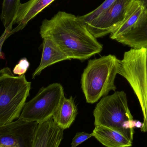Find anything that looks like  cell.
Listing matches in <instances>:
<instances>
[{
  "instance_id": "d6986e66",
  "label": "cell",
  "mask_w": 147,
  "mask_h": 147,
  "mask_svg": "<svg viewBox=\"0 0 147 147\" xmlns=\"http://www.w3.org/2000/svg\"><path fill=\"white\" fill-rule=\"evenodd\" d=\"M92 136H93L92 134H88L85 132L77 133L72 139L71 147H77Z\"/></svg>"
},
{
  "instance_id": "7a4b0ae2",
  "label": "cell",
  "mask_w": 147,
  "mask_h": 147,
  "mask_svg": "<svg viewBox=\"0 0 147 147\" xmlns=\"http://www.w3.org/2000/svg\"><path fill=\"white\" fill-rule=\"evenodd\" d=\"M121 60L115 55L89 60L81 77V87L88 103L93 104L117 89L115 80Z\"/></svg>"
},
{
  "instance_id": "5b68a950",
  "label": "cell",
  "mask_w": 147,
  "mask_h": 147,
  "mask_svg": "<svg viewBox=\"0 0 147 147\" xmlns=\"http://www.w3.org/2000/svg\"><path fill=\"white\" fill-rule=\"evenodd\" d=\"M118 74L126 79L137 96L144 120L141 131L147 132V47L125 52Z\"/></svg>"
},
{
  "instance_id": "277c9868",
  "label": "cell",
  "mask_w": 147,
  "mask_h": 147,
  "mask_svg": "<svg viewBox=\"0 0 147 147\" xmlns=\"http://www.w3.org/2000/svg\"><path fill=\"white\" fill-rule=\"evenodd\" d=\"M31 88L25 74L15 76L7 67L1 70L0 126L20 117Z\"/></svg>"
},
{
  "instance_id": "7c38bea8",
  "label": "cell",
  "mask_w": 147,
  "mask_h": 147,
  "mask_svg": "<svg viewBox=\"0 0 147 147\" xmlns=\"http://www.w3.org/2000/svg\"><path fill=\"white\" fill-rule=\"evenodd\" d=\"M42 53L39 65L33 74L32 78L39 75L41 71L51 65L64 60H71L50 38H43Z\"/></svg>"
},
{
  "instance_id": "e0dca14e",
  "label": "cell",
  "mask_w": 147,
  "mask_h": 147,
  "mask_svg": "<svg viewBox=\"0 0 147 147\" xmlns=\"http://www.w3.org/2000/svg\"><path fill=\"white\" fill-rule=\"evenodd\" d=\"M117 0H105L96 9L84 15L79 16L84 24L87 23L98 16L103 12L112 6Z\"/></svg>"
},
{
  "instance_id": "8992f818",
  "label": "cell",
  "mask_w": 147,
  "mask_h": 147,
  "mask_svg": "<svg viewBox=\"0 0 147 147\" xmlns=\"http://www.w3.org/2000/svg\"><path fill=\"white\" fill-rule=\"evenodd\" d=\"M64 97L60 84L42 87L33 98L26 103L20 117L27 121L42 122L53 117Z\"/></svg>"
},
{
  "instance_id": "6da1fadb",
  "label": "cell",
  "mask_w": 147,
  "mask_h": 147,
  "mask_svg": "<svg viewBox=\"0 0 147 147\" xmlns=\"http://www.w3.org/2000/svg\"><path fill=\"white\" fill-rule=\"evenodd\" d=\"M42 39L48 38L70 59L87 60L98 54L103 46L88 30L79 16L59 11L45 19L40 27Z\"/></svg>"
},
{
  "instance_id": "52a82bcc",
  "label": "cell",
  "mask_w": 147,
  "mask_h": 147,
  "mask_svg": "<svg viewBox=\"0 0 147 147\" xmlns=\"http://www.w3.org/2000/svg\"><path fill=\"white\" fill-rule=\"evenodd\" d=\"M39 123L19 117L8 124L0 126V147H32Z\"/></svg>"
},
{
  "instance_id": "4fadbf2b",
  "label": "cell",
  "mask_w": 147,
  "mask_h": 147,
  "mask_svg": "<svg viewBox=\"0 0 147 147\" xmlns=\"http://www.w3.org/2000/svg\"><path fill=\"white\" fill-rule=\"evenodd\" d=\"M146 9L137 0H130L123 20L119 26L110 34V38L116 40L130 31Z\"/></svg>"
},
{
  "instance_id": "ffe728a7",
  "label": "cell",
  "mask_w": 147,
  "mask_h": 147,
  "mask_svg": "<svg viewBox=\"0 0 147 147\" xmlns=\"http://www.w3.org/2000/svg\"><path fill=\"white\" fill-rule=\"evenodd\" d=\"M146 9L147 8V0H137Z\"/></svg>"
},
{
  "instance_id": "2e32d148",
  "label": "cell",
  "mask_w": 147,
  "mask_h": 147,
  "mask_svg": "<svg viewBox=\"0 0 147 147\" xmlns=\"http://www.w3.org/2000/svg\"><path fill=\"white\" fill-rule=\"evenodd\" d=\"M20 0H3L2 5L1 20L5 28L4 35H10L15 24L17 13L21 5Z\"/></svg>"
},
{
  "instance_id": "ac0fdd59",
  "label": "cell",
  "mask_w": 147,
  "mask_h": 147,
  "mask_svg": "<svg viewBox=\"0 0 147 147\" xmlns=\"http://www.w3.org/2000/svg\"><path fill=\"white\" fill-rule=\"evenodd\" d=\"M29 66L30 63L27 59L26 58H23L21 59L18 63L15 66L13 71V74H17L18 76L24 75L27 71Z\"/></svg>"
},
{
  "instance_id": "9a60e30c",
  "label": "cell",
  "mask_w": 147,
  "mask_h": 147,
  "mask_svg": "<svg viewBox=\"0 0 147 147\" xmlns=\"http://www.w3.org/2000/svg\"><path fill=\"white\" fill-rule=\"evenodd\" d=\"M77 109L72 97H64L56 112L53 116L56 124L63 130L69 128L75 121Z\"/></svg>"
},
{
  "instance_id": "5bb4252c",
  "label": "cell",
  "mask_w": 147,
  "mask_h": 147,
  "mask_svg": "<svg viewBox=\"0 0 147 147\" xmlns=\"http://www.w3.org/2000/svg\"><path fill=\"white\" fill-rule=\"evenodd\" d=\"M92 134L106 147H130L133 144V142L119 132L104 126H95Z\"/></svg>"
},
{
  "instance_id": "8fae6325",
  "label": "cell",
  "mask_w": 147,
  "mask_h": 147,
  "mask_svg": "<svg viewBox=\"0 0 147 147\" xmlns=\"http://www.w3.org/2000/svg\"><path fill=\"white\" fill-rule=\"evenodd\" d=\"M55 0H29L22 3L16 19V27L11 31L10 34L22 30L29 21L43 11Z\"/></svg>"
},
{
  "instance_id": "9c48e42d",
  "label": "cell",
  "mask_w": 147,
  "mask_h": 147,
  "mask_svg": "<svg viewBox=\"0 0 147 147\" xmlns=\"http://www.w3.org/2000/svg\"><path fill=\"white\" fill-rule=\"evenodd\" d=\"M64 130L54 122L53 117L38 124L32 147H59Z\"/></svg>"
},
{
  "instance_id": "3957f363",
  "label": "cell",
  "mask_w": 147,
  "mask_h": 147,
  "mask_svg": "<svg viewBox=\"0 0 147 147\" xmlns=\"http://www.w3.org/2000/svg\"><path fill=\"white\" fill-rule=\"evenodd\" d=\"M95 126L107 127L119 132L133 142L134 128L142 123L133 120L123 91L107 95L97 104L94 111Z\"/></svg>"
},
{
  "instance_id": "30bf717a",
  "label": "cell",
  "mask_w": 147,
  "mask_h": 147,
  "mask_svg": "<svg viewBox=\"0 0 147 147\" xmlns=\"http://www.w3.org/2000/svg\"><path fill=\"white\" fill-rule=\"evenodd\" d=\"M116 40L132 48L147 47V8L131 30Z\"/></svg>"
},
{
  "instance_id": "ba28073f",
  "label": "cell",
  "mask_w": 147,
  "mask_h": 147,
  "mask_svg": "<svg viewBox=\"0 0 147 147\" xmlns=\"http://www.w3.org/2000/svg\"><path fill=\"white\" fill-rule=\"evenodd\" d=\"M130 1L117 0L109 8L85 25L96 38L111 34L123 20Z\"/></svg>"
}]
</instances>
